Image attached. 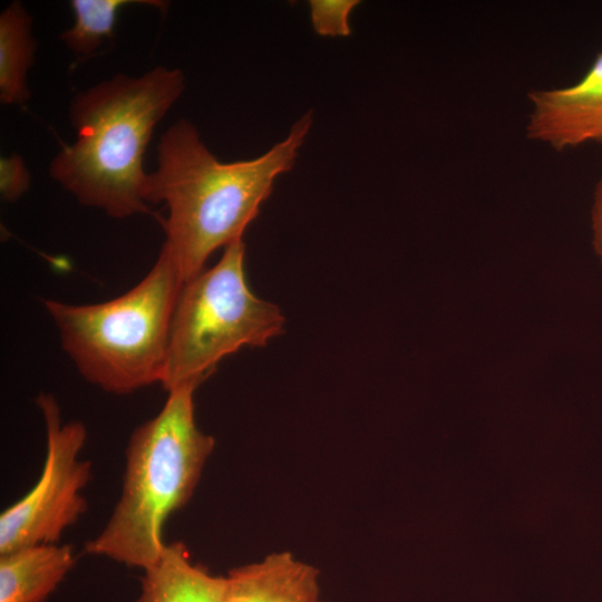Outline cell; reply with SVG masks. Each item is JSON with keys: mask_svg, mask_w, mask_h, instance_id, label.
I'll list each match as a JSON object with an SVG mask.
<instances>
[{"mask_svg": "<svg viewBox=\"0 0 602 602\" xmlns=\"http://www.w3.org/2000/svg\"><path fill=\"white\" fill-rule=\"evenodd\" d=\"M32 18L25 7L11 2L0 14V101L21 105L30 98L27 72L32 66L36 42Z\"/></svg>", "mask_w": 602, "mask_h": 602, "instance_id": "11", "label": "cell"}, {"mask_svg": "<svg viewBox=\"0 0 602 602\" xmlns=\"http://www.w3.org/2000/svg\"><path fill=\"white\" fill-rule=\"evenodd\" d=\"M320 570L290 551H274L225 575L223 602H319Z\"/></svg>", "mask_w": 602, "mask_h": 602, "instance_id": "8", "label": "cell"}, {"mask_svg": "<svg viewBox=\"0 0 602 602\" xmlns=\"http://www.w3.org/2000/svg\"><path fill=\"white\" fill-rule=\"evenodd\" d=\"M143 572L134 602H223L225 576L193 563L182 542L166 543L157 562Z\"/></svg>", "mask_w": 602, "mask_h": 602, "instance_id": "10", "label": "cell"}, {"mask_svg": "<svg viewBox=\"0 0 602 602\" xmlns=\"http://www.w3.org/2000/svg\"><path fill=\"white\" fill-rule=\"evenodd\" d=\"M184 89L179 69L157 66L76 94L69 116L77 138L52 158L49 175L80 204L114 219L149 213L144 154L155 126Z\"/></svg>", "mask_w": 602, "mask_h": 602, "instance_id": "2", "label": "cell"}, {"mask_svg": "<svg viewBox=\"0 0 602 602\" xmlns=\"http://www.w3.org/2000/svg\"><path fill=\"white\" fill-rule=\"evenodd\" d=\"M68 544H38L0 554V602H45L75 564Z\"/></svg>", "mask_w": 602, "mask_h": 602, "instance_id": "9", "label": "cell"}, {"mask_svg": "<svg viewBox=\"0 0 602 602\" xmlns=\"http://www.w3.org/2000/svg\"><path fill=\"white\" fill-rule=\"evenodd\" d=\"M244 262L240 239L225 246L214 266L184 283L159 382L167 392L198 387L224 357L244 347H264L284 331L281 309L250 289Z\"/></svg>", "mask_w": 602, "mask_h": 602, "instance_id": "5", "label": "cell"}, {"mask_svg": "<svg viewBox=\"0 0 602 602\" xmlns=\"http://www.w3.org/2000/svg\"><path fill=\"white\" fill-rule=\"evenodd\" d=\"M359 3V0H310L313 30L321 37H348L349 16Z\"/></svg>", "mask_w": 602, "mask_h": 602, "instance_id": "13", "label": "cell"}, {"mask_svg": "<svg viewBox=\"0 0 602 602\" xmlns=\"http://www.w3.org/2000/svg\"><path fill=\"white\" fill-rule=\"evenodd\" d=\"M196 388L168 391L159 412L130 435L119 499L104 528L86 542L87 554L143 571L162 555L163 527L193 497L215 446L195 420Z\"/></svg>", "mask_w": 602, "mask_h": 602, "instance_id": "3", "label": "cell"}, {"mask_svg": "<svg viewBox=\"0 0 602 602\" xmlns=\"http://www.w3.org/2000/svg\"><path fill=\"white\" fill-rule=\"evenodd\" d=\"M527 137L556 151L602 143V51L585 75L569 87L528 94Z\"/></svg>", "mask_w": 602, "mask_h": 602, "instance_id": "7", "label": "cell"}, {"mask_svg": "<svg viewBox=\"0 0 602 602\" xmlns=\"http://www.w3.org/2000/svg\"><path fill=\"white\" fill-rule=\"evenodd\" d=\"M319 602H327V601L320 600Z\"/></svg>", "mask_w": 602, "mask_h": 602, "instance_id": "16", "label": "cell"}, {"mask_svg": "<svg viewBox=\"0 0 602 602\" xmlns=\"http://www.w3.org/2000/svg\"><path fill=\"white\" fill-rule=\"evenodd\" d=\"M31 175L21 156L11 154L0 158V195L4 202H16L28 190Z\"/></svg>", "mask_w": 602, "mask_h": 602, "instance_id": "14", "label": "cell"}, {"mask_svg": "<svg viewBox=\"0 0 602 602\" xmlns=\"http://www.w3.org/2000/svg\"><path fill=\"white\" fill-rule=\"evenodd\" d=\"M128 4L153 6L162 10L167 6L157 0H71L75 21L61 33V41L78 56H91L106 39H113L117 13Z\"/></svg>", "mask_w": 602, "mask_h": 602, "instance_id": "12", "label": "cell"}, {"mask_svg": "<svg viewBox=\"0 0 602 602\" xmlns=\"http://www.w3.org/2000/svg\"><path fill=\"white\" fill-rule=\"evenodd\" d=\"M312 124L313 113L305 111L266 153L232 163L219 161L187 119L162 135L147 202H164L168 208L164 245L184 282L204 270L214 251L242 239L275 179L293 167Z\"/></svg>", "mask_w": 602, "mask_h": 602, "instance_id": "1", "label": "cell"}, {"mask_svg": "<svg viewBox=\"0 0 602 602\" xmlns=\"http://www.w3.org/2000/svg\"><path fill=\"white\" fill-rule=\"evenodd\" d=\"M593 246L602 263V178L596 184L592 208Z\"/></svg>", "mask_w": 602, "mask_h": 602, "instance_id": "15", "label": "cell"}, {"mask_svg": "<svg viewBox=\"0 0 602 602\" xmlns=\"http://www.w3.org/2000/svg\"><path fill=\"white\" fill-rule=\"evenodd\" d=\"M184 279L163 245L149 272L124 294L95 304L45 300L61 346L80 375L126 395L161 382L172 320Z\"/></svg>", "mask_w": 602, "mask_h": 602, "instance_id": "4", "label": "cell"}, {"mask_svg": "<svg viewBox=\"0 0 602 602\" xmlns=\"http://www.w3.org/2000/svg\"><path fill=\"white\" fill-rule=\"evenodd\" d=\"M36 404L46 427V457L36 485L0 515V554L38 544L59 543L62 533L87 511L82 495L91 463L80 458L87 430L82 423L64 424L56 398L40 394Z\"/></svg>", "mask_w": 602, "mask_h": 602, "instance_id": "6", "label": "cell"}]
</instances>
